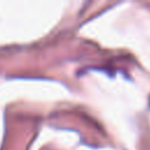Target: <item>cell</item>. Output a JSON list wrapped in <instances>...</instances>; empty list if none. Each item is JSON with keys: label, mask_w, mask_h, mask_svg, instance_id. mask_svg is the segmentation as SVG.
Returning <instances> with one entry per match:
<instances>
[]
</instances>
